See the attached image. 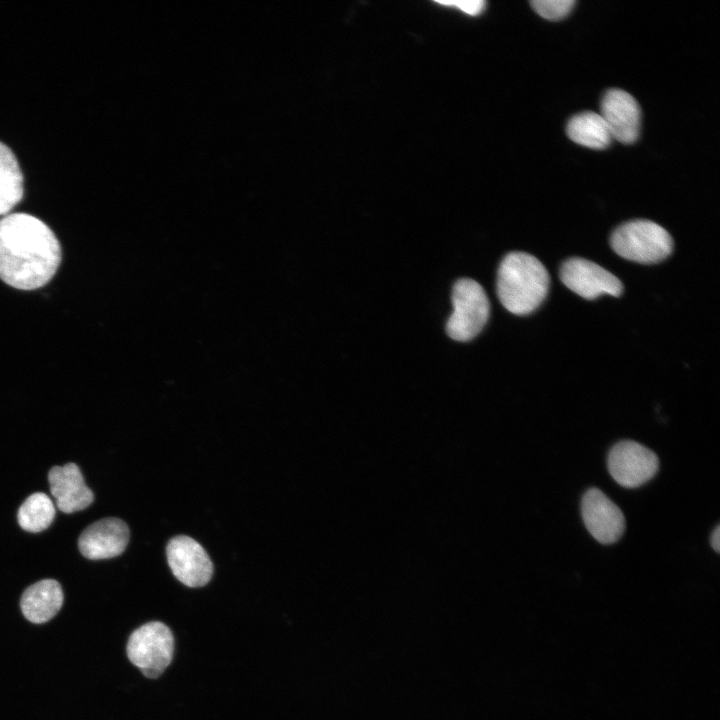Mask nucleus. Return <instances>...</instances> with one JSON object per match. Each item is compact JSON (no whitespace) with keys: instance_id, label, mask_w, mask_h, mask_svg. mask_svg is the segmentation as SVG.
Segmentation results:
<instances>
[{"instance_id":"nucleus-1","label":"nucleus","mask_w":720,"mask_h":720,"mask_svg":"<svg viewBox=\"0 0 720 720\" xmlns=\"http://www.w3.org/2000/svg\"><path fill=\"white\" fill-rule=\"evenodd\" d=\"M61 262V247L53 231L26 213L0 219V278L20 290L47 284Z\"/></svg>"},{"instance_id":"nucleus-2","label":"nucleus","mask_w":720,"mask_h":720,"mask_svg":"<svg viewBox=\"0 0 720 720\" xmlns=\"http://www.w3.org/2000/svg\"><path fill=\"white\" fill-rule=\"evenodd\" d=\"M548 289L547 269L535 256L514 251L503 258L497 273V294L509 312L531 313L543 302Z\"/></svg>"},{"instance_id":"nucleus-3","label":"nucleus","mask_w":720,"mask_h":720,"mask_svg":"<svg viewBox=\"0 0 720 720\" xmlns=\"http://www.w3.org/2000/svg\"><path fill=\"white\" fill-rule=\"evenodd\" d=\"M610 244L622 258L644 264L662 261L673 250V239L667 230L645 219L620 225L612 233Z\"/></svg>"},{"instance_id":"nucleus-4","label":"nucleus","mask_w":720,"mask_h":720,"mask_svg":"<svg viewBox=\"0 0 720 720\" xmlns=\"http://www.w3.org/2000/svg\"><path fill=\"white\" fill-rule=\"evenodd\" d=\"M453 312L446 330L456 341H469L485 326L490 304L482 286L469 278L459 279L452 290Z\"/></svg>"},{"instance_id":"nucleus-5","label":"nucleus","mask_w":720,"mask_h":720,"mask_svg":"<svg viewBox=\"0 0 720 720\" xmlns=\"http://www.w3.org/2000/svg\"><path fill=\"white\" fill-rule=\"evenodd\" d=\"M174 637L161 622H149L136 629L129 637L127 655L142 674L157 678L171 663Z\"/></svg>"},{"instance_id":"nucleus-6","label":"nucleus","mask_w":720,"mask_h":720,"mask_svg":"<svg viewBox=\"0 0 720 720\" xmlns=\"http://www.w3.org/2000/svg\"><path fill=\"white\" fill-rule=\"evenodd\" d=\"M607 466L612 478L626 488L639 487L652 479L659 469L658 456L632 440H622L609 451Z\"/></svg>"},{"instance_id":"nucleus-7","label":"nucleus","mask_w":720,"mask_h":720,"mask_svg":"<svg viewBox=\"0 0 720 720\" xmlns=\"http://www.w3.org/2000/svg\"><path fill=\"white\" fill-rule=\"evenodd\" d=\"M559 275L567 288L588 300L604 294L619 296L623 291V285L615 275L583 258L566 260Z\"/></svg>"},{"instance_id":"nucleus-8","label":"nucleus","mask_w":720,"mask_h":720,"mask_svg":"<svg viewBox=\"0 0 720 720\" xmlns=\"http://www.w3.org/2000/svg\"><path fill=\"white\" fill-rule=\"evenodd\" d=\"M167 561L174 576L188 587L207 584L213 574V564L205 549L186 535L173 537L166 547Z\"/></svg>"},{"instance_id":"nucleus-9","label":"nucleus","mask_w":720,"mask_h":720,"mask_svg":"<svg viewBox=\"0 0 720 720\" xmlns=\"http://www.w3.org/2000/svg\"><path fill=\"white\" fill-rule=\"evenodd\" d=\"M581 513L589 533L602 544L615 543L624 533L623 512L598 488L593 487L585 492Z\"/></svg>"},{"instance_id":"nucleus-10","label":"nucleus","mask_w":720,"mask_h":720,"mask_svg":"<svg viewBox=\"0 0 720 720\" xmlns=\"http://www.w3.org/2000/svg\"><path fill=\"white\" fill-rule=\"evenodd\" d=\"M612 139L624 144L635 142L639 136L641 110L638 102L621 89L608 90L600 104V113Z\"/></svg>"},{"instance_id":"nucleus-11","label":"nucleus","mask_w":720,"mask_h":720,"mask_svg":"<svg viewBox=\"0 0 720 720\" xmlns=\"http://www.w3.org/2000/svg\"><path fill=\"white\" fill-rule=\"evenodd\" d=\"M129 541V528L119 518H104L89 525L79 536L81 554L91 560L116 557Z\"/></svg>"},{"instance_id":"nucleus-12","label":"nucleus","mask_w":720,"mask_h":720,"mask_svg":"<svg viewBox=\"0 0 720 720\" xmlns=\"http://www.w3.org/2000/svg\"><path fill=\"white\" fill-rule=\"evenodd\" d=\"M48 480L56 505L64 513L83 510L94 500L93 492L85 484L80 468L75 463L51 468Z\"/></svg>"},{"instance_id":"nucleus-13","label":"nucleus","mask_w":720,"mask_h":720,"mask_svg":"<svg viewBox=\"0 0 720 720\" xmlns=\"http://www.w3.org/2000/svg\"><path fill=\"white\" fill-rule=\"evenodd\" d=\"M61 585L54 579H44L29 586L22 594L20 607L32 623L41 624L53 618L63 604Z\"/></svg>"},{"instance_id":"nucleus-14","label":"nucleus","mask_w":720,"mask_h":720,"mask_svg":"<svg viewBox=\"0 0 720 720\" xmlns=\"http://www.w3.org/2000/svg\"><path fill=\"white\" fill-rule=\"evenodd\" d=\"M24 179L13 151L0 141V216H5L21 201Z\"/></svg>"},{"instance_id":"nucleus-15","label":"nucleus","mask_w":720,"mask_h":720,"mask_svg":"<svg viewBox=\"0 0 720 720\" xmlns=\"http://www.w3.org/2000/svg\"><path fill=\"white\" fill-rule=\"evenodd\" d=\"M566 133L573 142L592 149H604L612 141L604 119L593 111L574 115L567 123Z\"/></svg>"},{"instance_id":"nucleus-16","label":"nucleus","mask_w":720,"mask_h":720,"mask_svg":"<svg viewBox=\"0 0 720 720\" xmlns=\"http://www.w3.org/2000/svg\"><path fill=\"white\" fill-rule=\"evenodd\" d=\"M54 517L53 502L46 494L40 492L30 495L20 506L17 514L21 528L33 533L48 528Z\"/></svg>"},{"instance_id":"nucleus-17","label":"nucleus","mask_w":720,"mask_h":720,"mask_svg":"<svg viewBox=\"0 0 720 720\" xmlns=\"http://www.w3.org/2000/svg\"><path fill=\"white\" fill-rule=\"evenodd\" d=\"M532 8L541 17L557 21L567 16L575 5L574 0H533Z\"/></svg>"},{"instance_id":"nucleus-18","label":"nucleus","mask_w":720,"mask_h":720,"mask_svg":"<svg viewBox=\"0 0 720 720\" xmlns=\"http://www.w3.org/2000/svg\"><path fill=\"white\" fill-rule=\"evenodd\" d=\"M437 3L459 8L472 16L479 15L484 10L486 4L482 0L437 1Z\"/></svg>"},{"instance_id":"nucleus-19","label":"nucleus","mask_w":720,"mask_h":720,"mask_svg":"<svg viewBox=\"0 0 720 720\" xmlns=\"http://www.w3.org/2000/svg\"><path fill=\"white\" fill-rule=\"evenodd\" d=\"M711 546L717 553H719V551H720V526L719 525H717V527L714 529V531L711 534Z\"/></svg>"}]
</instances>
